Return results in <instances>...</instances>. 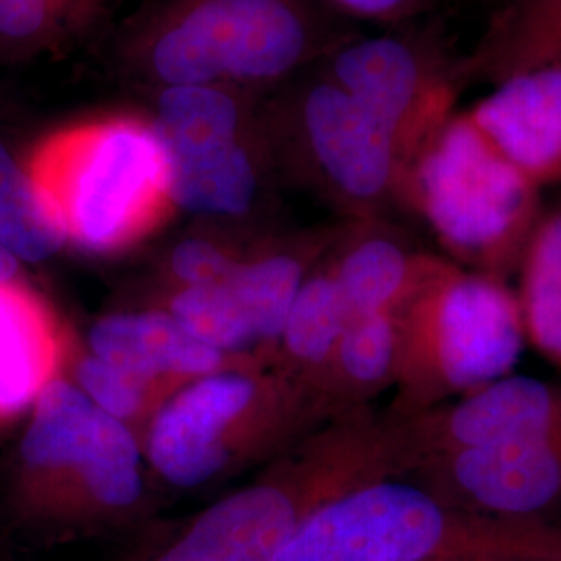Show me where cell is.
Masks as SVG:
<instances>
[{"label":"cell","instance_id":"ba28073f","mask_svg":"<svg viewBox=\"0 0 561 561\" xmlns=\"http://www.w3.org/2000/svg\"><path fill=\"white\" fill-rule=\"evenodd\" d=\"M301 141L324 190L360 219L401 202L410 157L396 131L327 73L298 104Z\"/></svg>","mask_w":561,"mask_h":561},{"label":"cell","instance_id":"484cf974","mask_svg":"<svg viewBox=\"0 0 561 561\" xmlns=\"http://www.w3.org/2000/svg\"><path fill=\"white\" fill-rule=\"evenodd\" d=\"M59 0H0V36L27 41L48 25Z\"/></svg>","mask_w":561,"mask_h":561},{"label":"cell","instance_id":"8992f818","mask_svg":"<svg viewBox=\"0 0 561 561\" xmlns=\"http://www.w3.org/2000/svg\"><path fill=\"white\" fill-rule=\"evenodd\" d=\"M321 53V25L294 0H198L162 30L152 69L167 85L273 81Z\"/></svg>","mask_w":561,"mask_h":561},{"label":"cell","instance_id":"d6986e66","mask_svg":"<svg viewBox=\"0 0 561 561\" xmlns=\"http://www.w3.org/2000/svg\"><path fill=\"white\" fill-rule=\"evenodd\" d=\"M518 273L526 341L561 366V202L542 213Z\"/></svg>","mask_w":561,"mask_h":561},{"label":"cell","instance_id":"4316f807","mask_svg":"<svg viewBox=\"0 0 561 561\" xmlns=\"http://www.w3.org/2000/svg\"><path fill=\"white\" fill-rule=\"evenodd\" d=\"M335 11L360 20L400 23L431 11L437 0H321Z\"/></svg>","mask_w":561,"mask_h":561},{"label":"cell","instance_id":"277c9868","mask_svg":"<svg viewBox=\"0 0 561 561\" xmlns=\"http://www.w3.org/2000/svg\"><path fill=\"white\" fill-rule=\"evenodd\" d=\"M15 510L38 526H83L129 516L141 502L140 443L76 382L53 379L21 437Z\"/></svg>","mask_w":561,"mask_h":561},{"label":"cell","instance_id":"5bb4252c","mask_svg":"<svg viewBox=\"0 0 561 561\" xmlns=\"http://www.w3.org/2000/svg\"><path fill=\"white\" fill-rule=\"evenodd\" d=\"M443 254L419 250L379 227H360L329 264L347 321L396 312L445 262Z\"/></svg>","mask_w":561,"mask_h":561},{"label":"cell","instance_id":"4dcf8cb0","mask_svg":"<svg viewBox=\"0 0 561 561\" xmlns=\"http://www.w3.org/2000/svg\"><path fill=\"white\" fill-rule=\"evenodd\" d=\"M0 561H4V558H2V553H0Z\"/></svg>","mask_w":561,"mask_h":561},{"label":"cell","instance_id":"83f0119b","mask_svg":"<svg viewBox=\"0 0 561 561\" xmlns=\"http://www.w3.org/2000/svg\"><path fill=\"white\" fill-rule=\"evenodd\" d=\"M21 264L23 262L0 243V285H11V283H20Z\"/></svg>","mask_w":561,"mask_h":561},{"label":"cell","instance_id":"4fadbf2b","mask_svg":"<svg viewBox=\"0 0 561 561\" xmlns=\"http://www.w3.org/2000/svg\"><path fill=\"white\" fill-rule=\"evenodd\" d=\"M90 354L154 385L221 370L225 354L187 333L171 312L108 314L90 329Z\"/></svg>","mask_w":561,"mask_h":561},{"label":"cell","instance_id":"6da1fadb","mask_svg":"<svg viewBox=\"0 0 561 561\" xmlns=\"http://www.w3.org/2000/svg\"><path fill=\"white\" fill-rule=\"evenodd\" d=\"M387 419L354 410L304 447L273 481L206 507L178 537L140 561H277L301 522L368 482L401 477Z\"/></svg>","mask_w":561,"mask_h":561},{"label":"cell","instance_id":"f546056e","mask_svg":"<svg viewBox=\"0 0 561 561\" xmlns=\"http://www.w3.org/2000/svg\"><path fill=\"white\" fill-rule=\"evenodd\" d=\"M472 2H484V0H472Z\"/></svg>","mask_w":561,"mask_h":561},{"label":"cell","instance_id":"8fae6325","mask_svg":"<svg viewBox=\"0 0 561 561\" xmlns=\"http://www.w3.org/2000/svg\"><path fill=\"white\" fill-rule=\"evenodd\" d=\"M259 381L217 370L164 401L150 422L146 456L162 481L196 489L217 479L231 460L233 437L259 401Z\"/></svg>","mask_w":561,"mask_h":561},{"label":"cell","instance_id":"cb8c5ba5","mask_svg":"<svg viewBox=\"0 0 561 561\" xmlns=\"http://www.w3.org/2000/svg\"><path fill=\"white\" fill-rule=\"evenodd\" d=\"M76 385L106 414L123 422L140 414L154 389V385L94 354H88L78 362Z\"/></svg>","mask_w":561,"mask_h":561},{"label":"cell","instance_id":"d4e9b609","mask_svg":"<svg viewBox=\"0 0 561 561\" xmlns=\"http://www.w3.org/2000/svg\"><path fill=\"white\" fill-rule=\"evenodd\" d=\"M236 266L238 264L219 245L196 238L181 241L171 254V271L183 283V287L222 283L236 271Z\"/></svg>","mask_w":561,"mask_h":561},{"label":"cell","instance_id":"5b68a950","mask_svg":"<svg viewBox=\"0 0 561 561\" xmlns=\"http://www.w3.org/2000/svg\"><path fill=\"white\" fill-rule=\"evenodd\" d=\"M396 414H414L512 375L526 343L507 280L447 261L396 310Z\"/></svg>","mask_w":561,"mask_h":561},{"label":"cell","instance_id":"7402d4cb","mask_svg":"<svg viewBox=\"0 0 561 561\" xmlns=\"http://www.w3.org/2000/svg\"><path fill=\"white\" fill-rule=\"evenodd\" d=\"M65 241L25 164L0 140V243L21 262H44Z\"/></svg>","mask_w":561,"mask_h":561},{"label":"cell","instance_id":"2e32d148","mask_svg":"<svg viewBox=\"0 0 561 561\" xmlns=\"http://www.w3.org/2000/svg\"><path fill=\"white\" fill-rule=\"evenodd\" d=\"M549 62H561V0H500L461 71L466 85H495Z\"/></svg>","mask_w":561,"mask_h":561},{"label":"cell","instance_id":"3957f363","mask_svg":"<svg viewBox=\"0 0 561 561\" xmlns=\"http://www.w3.org/2000/svg\"><path fill=\"white\" fill-rule=\"evenodd\" d=\"M65 240L113 252L161 221L167 161L152 123L102 117L44 138L25 164Z\"/></svg>","mask_w":561,"mask_h":561},{"label":"cell","instance_id":"f1b7e54d","mask_svg":"<svg viewBox=\"0 0 561 561\" xmlns=\"http://www.w3.org/2000/svg\"><path fill=\"white\" fill-rule=\"evenodd\" d=\"M449 561H493V560H449Z\"/></svg>","mask_w":561,"mask_h":561},{"label":"cell","instance_id":"7a4b0ae2","mask_svg":"<svg viewBox=\"0 0 561 561\" xmlns=\"http://www.w3.org/2000/svg\"><path fill=\"white\" fill-rule=\"evenodd\" d=\"M541 194L458 108L412 164L401 202L426 222L445 259L507 280L541 221Z\"/></svg>","mask_w":561,"mask_h":561},{"label":"cell","instance_id":"30bf717a","mask_svg":"<svg viewBox=\"0 0 561 561\" xmlns=\"http://www.w3.org/2000/svg\"><path fill=\"white\" fill-rule=\"evenodd\" d=\"M443 502L516 520H556L561 505V428L524 442L468 449L408 474Z\"/></svg>","mask_w":561,"mask_h":561},{"label":"cell","instance_id":"52a82bcc","mask_svg":"<svg viewBox=\"0 0 561 561\" xmlns=\"http://www.w3.org/2000/svg\"><path fill=\"white\" fill-rule=\"evenodd\" d=\"M461 57L445 27L431 25L414 34L343 41L324 73L396 131L414 164L458 111L468 88Z\"/></svg>","mask_w":561,"mask_h":561},{"label":"cell","instance_id":"603a6c76","mask_svg":"<svg viewBox=\"0 0 561 561\" xmlns=\"http://www.w3.org/2000/svg\"><path fill=\"white\" fill-rule=\"evenodd\" d=\"M169 312L187 333L221 354L241 352L256 343L225 280L215 285L183 287L171 300Z\"/></svg>","mask_w":561,"mask_h":561},{"label":"cell","instance_id":"9a60e30c","mask_svg":"<svg viewBox=\"0 0 561 561\" xmlns=\"http://www.w3.org/2000/svg\"><path fill=\"white\" fill-rule=\"evenodd\" d=\"M169 198L196 215L245 213L259 192L256 167L241 144V129L161 141Z\"/></svg>","mask_w":561,"mask_h":561},{"label":"cell","instance_id":"ac0fdd59","mask_svg":"<svg viewBox=\"0 0 561 561\" xmlns=\"http://www.w3.org/2000/svg\"><path fill=\"white\" fill-rule=\"evenodd\" d=\"M398 327L396 312H377L350 319L337 350L314 391L327 414L340 416L360 410L362 401L396 381Z\"/></svg>","mask_w":561,"mask_h":561},{"label":"cell","instance_id":"7c38bea8","mask_svg":"<svg viewBox=\"0 0 561 561\" xmlns=\"http://www.w3.org/2000/svg\"><path fill=\"white\" fill-rule=\"evenodd\" d=\"M461 111L535 185H561V62L497 81Z\"/></svg>","mask_w":561,"mask_h":561},{"label":"cell","instance_id":"9c48e42d","mask_svg":"<svg viewBox=\"0 0 561 561\" xmlns=\"http://www.w3.org/2000/svg\"><path fill=\"white\" fill-rule=\"evenodd\" d=\"M403 474L468 449L524 442L561 428V382L505 375L442 405L393 414Z\"/></svg>","mask_w":561,"mask_h":561},{"label":"cell","instance_id":"e0dca14e","mask_svg":"<svg viewBox=\"0 0 561 561\" xmlns=\"http://www.w3.org/2000/svg\"><path fill=\"white\" fill-rule=\"evenodd\" d=\"M59 343L42 301L23 285H0V419L32 408L55 379Z\"/></svg>","mask_w":561,"mask_h":561},{"label":"cell","instance_id":"ffe728a7","mask_svg":"<svg viewBox=\"0 0 561 561\" xmlns=\"http://www.w3.org/2000/svg\"><path fill=\"white\" fill-rule=\"evenodd\" d=\"M345 324L347 312L331 268L308 275L291 304L280 343L298 366L300 382L312 391L337 350Z\"/></svg>","mask_w":561,"mask_h":561},{"label":"cell","instance_id":"44dd1931","mask_svg":"<svg viewBox=\"0 0 561 561\" xmlns=\"http://www.w3.org/2000/svg\"><path fill=\"white\" fill-rule=\"evenodd\" d=\"M308 277V259L298 252L238 264L225 279L256 343L280 341L291 304Z\"/></svg>","mask_w":561,"mask_h":561}]
</instances>
